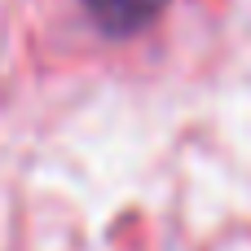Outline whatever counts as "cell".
I'll use <instances>...</instances> for the list:
<instances>
[{
    "label": "cell",
    "instance_id": "6da1fadb",
    "mask_svg": "<svg viewBox=\"0 0 251 251\" xmlns=\"http://www.w3.org/2000/svg\"><path fill=\"white\" fill-rule=\"evenodd\" d=\"M84 9H88V18L106 31V35H137V31H146L163 9H168V0H84Z\"/></svg>",
    "mask_w": 251,
    "mask_h": 251
}]
</instances>
